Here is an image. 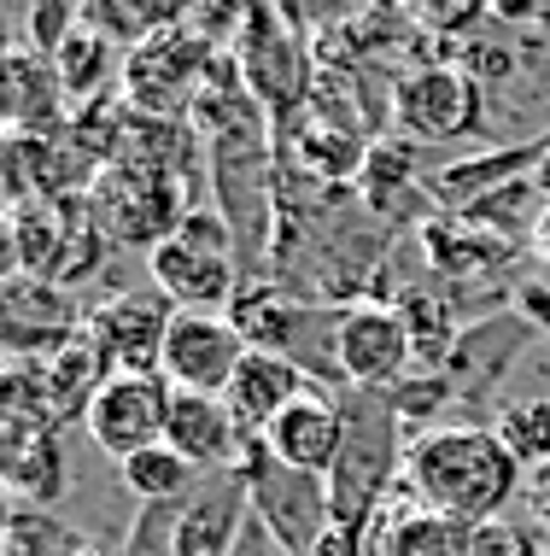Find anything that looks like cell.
<instances>
[{
  "mask_svg": "<svg viewBox=\"0 0 550 556\" xmlns=\"http://www.w3.org/2000/svg\"><path fill=\"white\" fill-rule=\"evenodd\" d=\"M405 486L427 509H445L457 521H498L515 504L522 486V463L503 451L493 428L474 422H439L422 428L405 451Z\"/></svg>",
  "mask_w": 550,
  "mask_h": 556,
  "instance_id": "cell-1",
  "label": "cell"
},
{
  "mask_svg": "<svg viewBox=\"0 0 550 556\" xmlns=\"http://www.w3.org/2000/svg\"><path fill=\"white\" fill-rule=\"evenodd\" d=\"M346 404V445L329 469V504H334V539L358 551L363 528L393 504L398 480H405V416L393 410L386 393H340Z\"/></svg>",
  "mask_w": 550,
  "mask_h": 556,
  "instance_id": "cell-2",
  "label": "cell"
},
{
  "mask_svg": "<svg viewBox=\"0 0 550 556\" xmlns=\"http://www.w3.org/2000/svg\"><path fill=\"white\" fill-rule=\"evenodd\" d=\"M229 475L246 480V498H252V516L270 528V539L287 556H317L334 533V504H329V475H305V469H287V463L270 457L264 440H246L241 445V463Z\"/></svg>",
  "mask_w": 550,
  "mask_h": 556,
  "instance_id": "cell-3",
  "label": "cell"
},
{
  "mask_svg": "<svg viewBox=\"0 0 550 556\" xmlns=\"http://www.w3.org/2000/svg\"><path fill=\"white\" fill-rule=\"evenodd\" d=\"M217 65V48L193 24L158 29L136 53H124V83L117 94L146 117H188L193 100L205 94V77Z\"/></svg>",
  "mask_w": 550,
  "mask_h": 556,
  "instance_id": "cell-4",
  "label": "cell"
},
{
  "mask_svg": "<svg viewBox=\"0 0 550 556\" xmlns=\"http://www.w3.org/2000/svg\"><path fill=\"white\" fill-rule=\"evenodd\" d=\"M293 29H299L293 18L258 7V12H246V29H241V41H234L241 77H246L252 100L264 106L276 135H287L310 106V53Z\"/></svg>",
  "mask_w": 550,
  "mask_h": 556,
  "instance_id": "cell-5",
  "label": "cell"
},
{
  "mask_svg": "<svg viewBox=\"0 0 550 556\" xmlns=\"http://www.w3.org/2000/svg\"><path fill=\"white\" fill-rule=\"evenodd\" d=\"M88 205H94V223L106 229V240H117V247H141L146 258H153L165 240H176V229H182V217H188L182 188H176L170 176L136 170V164L100 170Z\"/></svg>",
  "mask_w": 550,
  "mask_h": 556,
  "instance_id": "cell-6",
  "label": "cell"
},
{
  "mask_svg": "<svg viewBox=\"0 0 550 556\" xmlns=\"http://www.w3.org/2000/svg\"><path fill=\"white\" fill-rule=\"evenodd\" d=\"M486 88L457 65H422L398 83L393 94V129L410 147H439V141H463L481 129L486 117Z\"/></svg>",
  "mask_w": 550,
  "mask_h": 556,
  "instance_id": "cell-7",
  "label": "cell"
},
{
  "mask_svg": "<svg viewBox=\"0 0 550 556\" xmlns=\"http://www.w3.org/2000/svg\"><path fill=\"white\" fill-rule=\"evenodd\" d=\"M170 404H176V393L165 375H112L94 393V404H88L82 433L112 463H129V457L170 440Z\"/></svg>",
  "mask_w": 550,
  "mask_h": 556,
  "instance_id": "cell-8",
  "label": "cell"
},
{
  "mask_svg": "<svg viewBox=\"0 0 550 556\" xmlns=\"http://www.w3.org/2000/svg\"><path fill=\"white\" fill-rule=\"evenodd\" d=\"M252 345L241 340L229 311H176L170 334H165V364L158 375L170 381V393L193 399H222L229 381L241 375Z\"/></svg>",
  "mask_w": 550,
  "mask_h": 556,
  "instance_id": "cell-9",
  "label": "cell"
},
{
  "mask_svg": "<svg viewBox=\"0 0 550 556\" xmlns=\"http://www.w3.org/2000/svg\"><path fill=\"white\" fill-rule=\"evenodd\" d=\"M334 345H340V375H346L351 393H393V387L410 381V364H415V340L398 305H363L340 311L334 317Z\"/></svg>",
  "mask_w": 550,
  "mask_h": 556,
  "instance_id": "cell-10",
  "label": "cell"
},
{
  "mask_svg": "<svg viewBox=\"0 0 550 556\" xmlns=\"http://www.w3.org/2000/svg\"><path fill=\"white\" fill-rule=\"evenodd\" d=\"M82 334V311L71 288L48 276H12L0 281V340H7L12 364H48Z\"/></svg>",
  "mask_w": 550,
  "mask_h": 556,
  "instance_id": "cell-11",
  "label": "cell"
},
{
  "mask_svg": "<svg viewBox=\"0 0 550 556\" xmlns=\"http://www.w3.org/2000/svg\"><path fill=\"white\" fill-rule=\"evenodd\" d=\"M170 317L176 305L165 293H117L106 299L100 311H88L82 317V334L100 345V357H106L112 375H158V364H165V334H170Z\"/></svg>",
  "mask_w": 550,
  "mask_h": 556,
  "instance_id": "cell-12",
  "label": "cell"
},
{
  "mask_svg": "<svg viewBox=\"0 0 550 556\" xmlns=\"http://www.w3.org/2000/svg\"><path fill=\"white\" fill-rule=\"evenodd\" d=\"M469 551H474V521L427 509L405 480H398L393 504L358 539V556H469Z\"/></svg>",
  "mask_w": 550,
  "mask_h": 556,
  "instance_id": "cell-13",
  "label": "cell"
},
{
  "mask_svg": "<svg viewBox=\"0 0 550 556\" xmlns=\"http://www.w3.org/2000/svg\"><path fill=\"white\" fill-rule=\"evenodd\" d=\"M146 276H153V288L165 293L176 311H229L246 288V276L234 258L200 252V247H188V240H165V247L146 258Z\"/></svg>",
  "mask_w": 550,
  "mask_h": 556,
  "instance_id": "cell-14",
  "label": "cell"
},
{
  "mask_svg": "<svg viewBox=\"0 0 550 556\" xmlns=\"http://www.w3.org/2000/svg\"><path fill=\"white\" fill-rule=\"evenodd\" d=\"M252 521V498L241 475L205 480L193 498H182L176 509V533H170V556H234Z\"/></svg>",
  "mask_w": 550,
  "mask_h": 556,
  "instance_id": "cell-15",
  "label": "cell"
},
{
  "mask_svg": "<svg viewBox=\"0 0 550 556\" xmlns=\"http://www.w3.org/2000/svg\"><path fill=\"white\" fill-rule=\"evenodd\" d=\"M264 445H270V457L287 463V469L329 475L340 463V445H346V404L329 399V393H305L299 404H287V410L264 428Z\"/></svg>",
  "mask_w": 550,
  "mask_h": 556,
  "instance_id": "cell-16",
  "label": "cell"
},
{
  "mask_svg": "<svg viewBox=\"0 0 550 556\" xmlns=\"http://www.w3.org/2000/svg\"><path fill=\"white\" fill-rule=\"evenodd\" d=\"M65 88H59L53 59L29 53L24 41L0 53V117L7 135H53L65 129Z\"/></svg>",
  "mask_w": 550,
  "mask_h": 556,
  "instance_id": "cell-17",
  "label": "cell"
},
{
  "mask_svg": "<svg viewBox=\"0 0 550 556\" xmlns=\"http://www.w3.org/2000/svg\"><path fill=\"white\" fill-rule=\"evenodd\" d=\"M305 393H317V387H310V375L293 364V357H281V352H246V364L229 381L222 404L234 410V422H241L246 440H264V428H270L287 404H299Z\"/></svg>",
  "mask_w": 550,
  "mask_h": 556,
  "instance_id": "cell-18",
  "label": "cell"
},
{
  "mask_svg": "<svg viewBox=\"0 0 550 556\" xmlns=\"http://www.w3.org/2000/svg\"><path fill=\"white\" fill-rule=\"evenodd\" d=\"M65 440L29 416H7V492L29 509H53L65 498Z\"/></svg>",
  "mask_w": 550,
  "mask_h": 556,
  "instance_id": "cell-19",
  "label": "cell"
},
{
  "mask_svg": "<svg viewBox=\"0 0 550 556\" xmlns=\"http://www.w3.org/2000/svg\"><path fill=\"white\" fill-rule=\"evenodd\" d=\"M165 445L182 451L200 475H217V469H234V463H241L246 433H241V422H234V410L222 399L176 393V404H170V440Z\"/></svg>",
  "mask_w": 550,
  "mask_h": 556,
  "instance_id": "cell-20",
  "label": "cell"
},
{
  "mask_svg": "<svg viewBox=\"0 0 550 556\" xmlns=\"http://www.w3.org/2000/svg\"><path fill=\"white\" fill-rule=\"evenodd\" d=\"M53 71H59L65 100L82 112V106H94V100H106L112 83H124V53H117L112 41H100L94 29H77V36L59 48Z\"/></svg>",
  "mask_w": 550,
  "mask_h": 556,
  "instance_id": "cell-21",
  "label": "cell"
},
{
  "mask_svg": "<svg viewBox=\"0 0 550 556\" xmlns=\"http://www.w3.org/2000/svg\"><path fill=\"white\" fill-rule=\"evenodd\" d=\"M117 475H124V486L141 498V509H158V504H182L200 492V469L182 457L176 445H153L141 451V457L117 463Z\"/></svg>",
  "mask_w": 550,
  "mask_h": 556,
  "instance_id": "cell-22",
  "label": "cell"
},
{
  "mask_svg": "<svg viewBox=\"0 0 550 556\" xmlns=\"http://www.w3.org/2000/svg\"><path fill=\"white\" fill-rule=\"evenodd\" d=\"M398 317H405L410 328V340H415V357H427V364L439 369V357H451L457 352V311H451V299H445L439 288H405L398 293Z\"/></svg>",
  "mask_w": 550,
  "mask_h": 556,
  "instance_id": "cell-23",
  "label": "cell"
},
{
  "mask_svg": "<svg viewBox=\"0 0 550 556\" xmlns=\"http://www.w3.org/2000/svg\"><path fill=\"white\" fill-rule=\"evenodd\" d=\"M493 433L503 440V451L522 463V475H527V469H545V463H550V399L503 404Z\"/></svg>",
  "mask_w": 550,
  "mask_h": 556,
  "instance_id": "cell-24",
  "label": "cell"
},
{
  "mask_svg": "<svg viewBox=\"0 0 550 556\" xmlns=\"http://www.w3.org/2000/svg\"><path fill=\"white\" fill-rule=\"evenodd\" d=\"M71 545H77V539L59 528L48 509L12 504V516H7V545H0V556H65Z\"/></svg>",
  "mask_w": 550,
  "mask_h": 556,
  "instance_id": "cell-25",
  "label": "cell"
},
{
  "mask_svg": "<svg viewBox=\"0 0 550 556\" xmlns=\"http://www.w3.org/2000/svg\"><path fill=\"white\" fill-rule=\"evenodd\" d=\"M24 48L29 53H41V59H59V48H65L71 36L82 29V7L77 0H36L29 7V18H24Z\"/></svg>",
  "mask_w": 550,
  "mask_h": 556,
  "instance_id": "cell-26",
  "label": "cell"
},
{
  "mask_svg": "<svg viewBox=\"0 0 550 556\" xmlns=\"http://www.w3.org/2000/svg\"><path fill=\"white\" fill-rule=\"evenodd\" d=\"M422 247H427V258H434L439 276H451V269H457V258H451V223H427V229H422ZM457 252H463L469 264H481V258H498L503 247H498L493 229H469L463 240H457Z\"/></svg>",
  "mask_w": 550,
  "mask_h": 556,
  "instance_id": "cell-27",
  "label": "cell"
},
{
  "mask_svg": "<svg viewBox=\"0 0 550 556\" xmlns=\"http://www.w3.org/2000/svg\"><path fill=\"white\" fill-rule=\"evenodd\" d=\"M469 556H539V539H533V528H522L515 516H498V521H481V528H474Z\"/></svg>",
  "mask_w": 550,
  "mask_h": 556,
  "instance_id": "cell-28",
  "label": "cell"
},
{
  "mask_svg": "<svg viewBox=\"0 0 550 556\" xmlns=\"http://www.w3.org/2000/svg\"><path fill=\"white\" fill-rule=\"evenodd\" d=\"M533 252H539V264L550 269V205H545V217L533 223Z\"/></svg>",
  "mask_w": 550,
  "mask_h": 556,
  "instance_id": "cell-29",
  "label": "cell"
},
{
  "mask_svg": "<svg viewBox=\"0 0 550 556\" xmlns=\"http://www.w3.org/2000/svg\"><path fill=\"white\" fill-rule=\"evenodd\" d=\"M65 556H129V551H117V545H88V539H77Z\"/></svg>",
  "mask_w": 550,
  "mask_h": 556,
  "instance_id": "cell-30",
  "label": "cell"
},
{
  "mask_svg": "<svg viewBox=\"0 0 550 556\" xmlns=\"http://www.w3.org/2000/svg\"><path fill=\"white\" fill-rule=\"evenodd\" d=\"M533 182H539V193H545V200H550V147H545V159L533 164Z\"/></svg>",
  "mask_w": 550,
  "mask_h": 556,
  "instance_id": "cell-31",
  "label": "cell"
},
{
  "mask_svg": "<svg viewBox=\"0 0 550 556\" xmlns=\"http://www.w3.org/2000/svg\"><path fill=\"white\" fill-rule=\"evenodd\" d=\"M317 556H358V551H351V545H346V539H334V533H329V545H322Z\"/></svg>",
  "mask_w": 550,
  "mask_h": 556,
  "instance_id": "cell-32",
  "label": "cell"
}]
</instances>
